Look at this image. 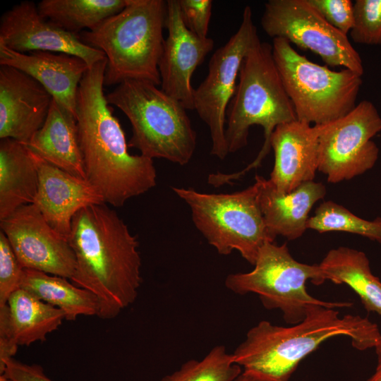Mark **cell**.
I'll use <instances>...</instances> for the list:
<instances>
[{
	"instance_id": "obj_8",
	"label": "cell",
	"mask_w": 381,
	"mask_h": 381,
	"mask_svg": "<svg viewBox=\"0 0 381 381\" xmlns=\"http://www.w3.org/2000/svg\"><path fill=\"white\" fill-rule=\"evenodd\" d=\"M308 280L315 285L325 282L319 264L296 261L286 243L278 246L267 242L259 250L254 269L249 272L229 274L225 286L237 294H258L266 309L280 310L289 325L301 322L312 305L333 308L353 305L351 302L325 301L312 296L306 290Z\"/></svg>"
},
{
	"instance_id": "obj_26",
	"label": "cell",
	"mask_w": 381,
	"mask_h": 381,
	"mask_svg": "<svg viewBox=\"0 0 381 381\" xmlns=\"http://www.w3.org/2000/svg\"><path fill=\"white\" fill-rule=\"evenodd\" d=\"M131 0H42L40 13L64 30L78 35L121 11Z\"/></svg>"
},
{
	"instance_id": "obj_29",
	"label": "cell",
	"mask_w": 381,
	"mask_h": 381,
	"mask_svg": "<svg viewBox=\"0 0 381 381\" xmlns=\"http://www.w3.org/2000/svg\"><path fill=\"white\" fill-rule=\"evenodd\" d=\"M351 40L365 45L381 44V0H356Z\"/></svg>"
},
{
	"instance_id": "obj_28",
	"label": "cell",
	"mask_w": 381,
	"mask_h": 381,
	"mask_svg": "<svg viewBox=\"0 0 381 381\" xmlns=\"http://www.w3.org/2000/svg\"><path fill=\"white\" fill-rule=\"evenodd\" d=\"M241 367L223 345L214 346L201 361L189 360L181 368L161 381H234Z\"/></svg>"
},
{
	"instance_id": "obj_20",
	"label": "cell",
	"mask_w": 381,
	"mask_h": 381,
	"mask_svg": "<svg viewBox=\"0 0 381 381\" xmlns=\"http://www.w3.org/2000/svg\"><path fill=\"white\" fill-rule=\"evenodd\" d=\"M0 65L32 76L76 117L79 85L90 68L83 59L61 52L20 53L0 45Z\"/></svg>"
},
{
	"instance_id": "obj_23",
	"label": "cell",
	"mask_w": 381,
	"mask_h": 381,
	"mask_svg": "<svg viewBox=\"0 0 381 381\" xmlns=\"http://www.w3.org/2000/svg\"><path fill=\"white\" fill-rule=\"evenodd\" d=\"M37 190L38 173L30 150L13 139H1L0 220L33 204Z\"/></svg>"
},
{
	"instance_id": "obj_7",
	"label": "cell",
	"mask_w": 381,
	"mask_h": 381,
	"mask_svg": "<svg viewBox=\"0 0 381 381\" xmlns=\"http://www.w3.org/2000/svg\"><path fill=\"white\" fill-rule=\"evenodd\" d=\"M272 56L298 121L320 126L351 112L363 83L361 75L310 61L283 38L272 42Z\"/></svg>"
},
{
	"instance_id": "obj_11",
	"label": "cell",
	"mask_w": 381,
	"mask_h": 381,
	"mask_svg": "<svg viewBox=\"0 0 381 381\" xmlns=\"http://www.w3.org/2000/svg\"><path fill=\"white\" fill-rule=\"evenodd\" d=\"M260 23L272 39L283 38L311 51L327 66H342L363 75L361 57L348 35L329 24L308 0H269Z\"/></svg>"
},
{
	"instance_id": "obj_16",
	"label": "cell",
	"mask_w": 381,
	"mask_h": 381,
	"mask_svg": "<svg viewBox=\"0 0 381 381\" xmlns=\"http://www.w3.org/2000/svg\"><path fill=\"white\" fill-rule=\"evenodd\" d=\"M52 99L32 76L0 65V138L26 144L44 123Z\"/></svg>"
},
{
	"instance_id": "obj_10",
	"label": "cell",
	"mask_w": 381,
	"mask_h": 381,
	"mask_svg": "<svg viewBox=\"0 0 381 381\" xmlns=\"http://www.w3.org/2000/svg\"><path fill=\"white\" fill-rule=\"evenodd\" d=\"M260 40L252 9L246 6L236 32L213 53L207 76L194 90V110L210 129V154L220 159L229 154L225 138L226 111L236 91L241 64Z\"/></svg>"
},
{
	"instance_id": "obj_2",
	"label": "cell",
	"mask_w": 381,
	"mask_h": 381,
	"mask_svg": "<svg viewBox=\"0 0 381 381\" xmlns=\"http://www.w3.org/2000/svg\"><path fill=\"white\" fill-rule=\"evenodd\" d=\"M68 242L76 260L71 280L97 297L99 318L112 319L134 302L142 282L138 242L114 210L102 203L79 210Z\"/></svg>"
},
{
	"instance_id": "obj_18",
	"label": "cell",
	"mask_w": 381,
	"mask_h": 381,
	"mask_svg": "<svg viewBox=\"0 0 381 381\" xmlns=\"http://www.w3.org/2000/svg\"><path fill=\"white\" fill-rule=\"evenodd\" d=\"M318 126L298 120L279 125L270 146L274 164L268 179L280 193H289L313 181L318 171Z\"/></svg>"
},
{
	"instance_id": "obj_35",
	"label": "cell",
	"mask_w": 381,
	"mask_h": 381,
	"mask_svg": "<svg viewBox=\"0 0 381 381\" xmlns=\"http://www.w3.org/2000/svg\"><path fill=\"white\" fill-rule=\"evenodd\" d=\"M234 381H260V380L244 373H242Z\"/></svg>"
},
{
	"instance_id": "obj_21",
	"label": "cell",
	"mask_w": 381,
	"mask_h": 381,
	"mask_svg": "<svg viewBox=\"0 0 381 381\" xmlns=\"http://www.w3.org/2000/svg\"><path fill=\"white\" fill-rule=\"evenodd\" d=\"M257 199L271 238L281 236L288 240L301 237L307 229L308 214L326 194L325 186L314 181L302 183L289 193L277 190L268 179L255 175Z\"/></svg>"
},
{
	"instance_id": "obj_30",
	"label": "cell",
	"mask_w": 381,
	"mask_h": 381,
	"mask_svg": "<svg viewBox=\"0 0 381 381\" xmlns=\"http://www.w3.org/2000/svg\"><path fill=\"white\" fill-rule=\"evenodd\" d=\"M23 268L6 235L0 231V307L20 288Z\"/></svg>"
},
{
	"instance_id": "obj_22",
	"label": "cell",
	"mask_w": 381,
	"mask_h": 381,
	"mask_svg": "<svg viewBox=\"0 0 381 381\" xmlns=\"http://www.w3.org/2000/svg\"><path fill=\"white\" fill-rule=\"evenodd\" d=\"M25 145L49 163L86 179L76 117L54 98L42 126Z\"/></svg>"
},
{
	"instance_id": "obj_3",
	"label": "cell",
	"mask_w": 381,
	"mask_h": 381,
	"mask_svg": "<svg viewBox=\"0 0 381 381\" xmlns=\"http://www.w3.org/2000/svg\"><path fill=\"white\" fill-rule=\"evenodd\" d=\"M346 336L353 348H374L381 334L367 318L339 316L337 308L309 307L305 318L290 327L262 320L250 328L232 353L244 373L260 381H290L301 361L327 339Z\"/></svg>"
},
{
	"instance_id": "obj_4",
	"label": "cell",
	"mask_w": 381,
	"mask_h": 381,
	"mask_svg": "<svg viewBox=\"0 0 381 381\" xmlns=\"http://www.w3.org/2000/svg\"><path fill=\"white\" fill-rule=\"evenodd\" d=\"M238 79L226 111L225 138L229 153L248 145L249 129L253 125L262 126L265 140L258 156L246 168L237 173L217 174L221 186L260 167L271 149V136L276 127L297 120L275 66L271 44L260 40L250 49L242 61Z\"/></svg>"
},
{
	"instance_id": "obj_34",
	"label": "cell",
	"mask_w": 381,
	"mask_h": 381,
	"mask_svg": "<svg viewBox=\"0 0 381 381\" xmlns=\"http://www.w3.org/2000/svg\"><path fill=\"white\" fill-rule=\"evenodd\" d=\"M374 349L377 356V365L374 373L366 381H381V336Z\"/></svg>"
},
{
	"instance_id": "obj_25",
	"label": "cell",
	"mask_w": 381,
	"mask_h": 381,
	"mask_svg": "<svg viewBox=\"0 0 381 381\" xmlns=\"http://www.w3.org/2000/svg\"><path fill=\"white\" fill-rule=\"evenodd\" d=\"M20 288L61 310L67 321H74L79 315H98L97 297L91 291L71 284L67 278L23 269Z\"/></svg>"
},
{
	"instance_id": "obj_13",
	"label": "cell",
	"mask_w": 381,
	"mask_h": 381,
	"mask_svg": "<svg viewBox=\"0 0 381 381\" xmlns=\"http://www.w3.org/2000/svg\"><path fill=\"white\" fill-rule=\"evenodd\" d=\"M23 269H31L71 279L76 260L68 240L56 232L34 204L23 205L1 220Z\"/></svg>"
},
{
	"instance_id": "obj_19",
	"label": "cell",
	"mask_w": 381,
	"mask_h": 381,
	"mask_svg": "<svg viewBox=\"0 0 381 381\" xmlns=\"http://www.w3.org/2000/svg\"><path fill=\"white\" fill-rule=\"evenodd\" d=\"M64 319L61 310L18 289L0 307V365L13 358L19 345L44 341Z\"/></svg>"
},
{
	"instance_id": "obj_9",
	"label": "cell",
	"mask_w": 381,
	"mask_h": 381,
	"mask_svg": "<svg viewBox=\"0 0 381 381\" xmlns=\"http://www.w3.org/2000/svg\"><path fill=\"white\" fill-rule=\"evenodd\" d=\"M190 207L195 226L220 255L234 250L254 265L259 250L274 242L266 229L255 183L232 193H205L193 188H172Z\"/></svg>"
},
{
	"instance_id": "obj_17",
	"label": "cell",
	"mask_w": 381,
	"mask_h": 381,
	"mask_svg": "<svg viewBox=\"0 0 381 381\" xmlns=\"http://www.w3.org/2000/svg\"><path fill=\"white\" fill-rule=\"evenodd\" d=\"M31 153L38 173V190L33 204L48 224L68 240L75 214L87 205L104 203V199L86 179Z\"/></svg>"
},
{
	"instance_id": "obj_32",
	"label": "cell",
	"mask_w": 381,
	"mask_h": 381,
	"mask_svg": "<svg viewBox=\"0 0 381 381\" xmlns=\"http://www.w3.org/2000/svg\"><path fill=\"white\" fill-rule=\"evenodd\" d=\"M181 16L187 28L197 36L207 37L212 16L211 0H178Z\"/></svg>"
},
{
	"instance_id": "obj_1",
	"label": "cell",
	"mask_w": 381,
	"mask_h": 381,
	"mask_svg": "<svg viewBox=\"0 0 381 381\" xmlns=\"http://www.w3.org/2000/svg\"><path fill=\"white\" fill-rule=\"evenodd\" d=\"M107 58L90 67L78 92L76 119L86 180L104 203L122 207L157 184L153 159L128 152L124 132L107 101Z\"/></svg>"
},
{
	"instance_id": "obj_14",
	"label": "cell",
	"mask_w": 381,
	"mask_h": 381,
	"mask_svg": "<svg viewBox=\"0 0 381 381\" xmlns=\"http://www.w3.org/2000/svg\"><path fill=\"white\" fill-rule=\"evenodd\" d=\"M0 45L20 53L53 52L73 55L92 66L106 59L103 52L91 47L78 35L64 30L44 18L33 1H24L2 14Z\"/></svg>"
},
{
	"instance_id": "obj_12",
	"label": "cell",
	"mask_w": 381,
	"mask_h": 381,
	"mask_svg": "<svg viewBox=\"0 0 381 381\" xmlns=\"http://www.w3.org/2000/svg\"><path fill=\"white\" fill-rule=\"evenodd\" d=\"M318 126V171L328 182L352 179L375 166L379 148L372 138L381 131V116L371 102L363 100L346 116Z\"/></svg>"
},
{
	"instance_id": "obj_27",
	"label": "cell",
	"mask_w": 381,
	"mask_h": 381,
	"mask_svg": "<svg viewBox=\"0 0 381 381\" xmlns=\"http://www.w3.org/2000/svg\"><path fill=\"white\" fill-rule=\"evenodd\" d=\"M307 229L319 233L344 231L365 237L381 243V217L369 221L359 217L342 205L325 201L308 218Z\"/></svg>"
},
{
	"instance_id": "obj_36",
	"label": "cell",
	"mask_w": 381,
	"mask_h": 381,
	"mask_svg": "<svg viewBox=\"0 0 381 381\" xmlns=\"http://www.w3.org/2000/svg\"><path fill=\"white\" fill-rule=\"evenodd\" d=\"M0 381H13L10 378L7 377L5 375H0Z\"/></svg>"
},
{
	"instance_id": "obj_6",
	"label": "cell",
	"mask_w": 381,
	"mask_h": 381,
	"mask_svg": "<svg viewBox=\"0 0 381 381\" xmlns=\"http://www.w3.org/2000/svg\"><path fill=\"white\" fill-rule=\"evenodd\" d=\"M157 86L147 80H126L106 95L107 101L131 124L128 147L152 159L185 165L194 154L196 133L185 107Z\"/></svg>"
},
{
	"instance_id": "obj_31",
	"label": "cell",
	"mask_w": 381,
	"mask_h": 381,
	"mask_svg": "<svg viewBox=\"0 0 381 381\" xmlns=\"http://www.w3.org/2000/svg\"><path fill=\"white\" fill-rule=\"evenodd\" d=\"M332 26L348 35L353 24V3L351 0H308Z\"/></svg>"
},
{
	"instance_id": "obj_24",
	"label": "cell",
	"mask_w": 381,
	"mask_h": 381,
	"mask_svg": "<svg viewBox=\"0 0 381 381\" xmlns=\"http://www.w3.org/2000/svg\"><path fill=\"white\" fill-rule=\"evenodd\" d=\"M319 265L325 281L346 284L368 312L381 316V281L372 273L365 253L340 246L330 250Z\"/></svg>"
},
{
	"instance_id": "obj_15",
	"label": "cell",
	"mask_w": 381,
	"mask_h": 381,
	"mask_svg": "<svg viewBox=\"0 0 381 381\" xmlns=\"http://www.w3.org/2000/svg\"><path fill=\"white\" fill-rule=\"evenodd\" d=\"M164 39L159 61L161 89L179 102L186 110H194L193 73L213 49L214 41L202 38L186 26L178 0L167 1Z\"/></svg>"
},
{
	"instance_id": "obj_5",
	"label": "cell",
	"mask_w": 381,
	"mask_h": 381,
	"mask_svg": "<svg viewBox=\"0 0 381 381\" xmlns=\"http://www.w3.org/2000/svg\"><path fill=\"white\" fill-rule=\"evenodd\" d=\"M166 16V1L131 0L119 13L78 34L85 44L104 53V85L128 80L160 85L158 66Z\"/></svg>"
},
{
	"instance_id": "obj_33",
	"label": "cell",
	"mask_w": 381,
	"mask_h": 381,
	"mask_svg": "<svg viewBox=\"0 0 381 381\" xmlns=\"http://www.w3.org/2000/svg\"><path fill=\"white\" fill-rule=\"evenodd\" d=\"M3 374L13 381H53L41 365L23 363L14 358L5 359L0 365V375Z\"/></svg>"
}]
</instances>
